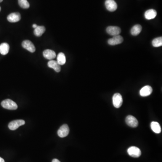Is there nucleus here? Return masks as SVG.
<instances>
[{
    "label": "nucleus",
    "mask_w": 162,
    "mask_h": 162,
    "mask_svg": "<svg viewBox=\"0 0 162 162\" xmlns=\"http://www.w3.org/2000/svg\"><path fill=\"white\" fill-rule=\"evenodd\" d=\"M1 105L3 108L7 110H15L18 108L16 103L10 99L3 100L1 103Z\"/></svg>",
    "instance_id": "1"
},
{
    "label": "nucleus",
    "mask_w": 162,
    "mask_h": 162,
    "mask_svg": "<svg viewBox=\"0 0 162 162\" xmlns=\"http://www.w3.org/2000/svg\"><path fill=\"white\" fill-rule=\"evenodd\" d=\"M123 100L122 95L118 93H115L113 97V104L116 108H119L122 106Z\"/></svg>",
    "instance_id": "2"
},
{
    "label": "nucleus",
    "mask_w": 162,
    "mask_h": 162,
    "mask_svg": "<svg viewBox=\"0 0 162 162\" xmlns=\"http://www.w3.org/2000/svg\"><path fill=\"white\" fill-rule=\"evenodd\" d=\"M128 153L130 156L138 158L141 155L142 152L139 148L136 146H131L128 149Z\"/></svg>",
    "instance_id": "3"
},
{
    "label": "nucleus",
    "mask_w": 162,
    "mask_h": 162,
    "mask_svg": "<svg viewBox=\"0 0 162 162\" xmlns=\"http://www.w3.org/2000/svg\"><path fill=\"white\" fill-rule=\"evenodd\" d=\"M25 123V121L21 119L14 120L9 123L8 127L11 130H15L21 126L24 125Z\"/></svg>",
    "instance_id": "4"
},
{
    "label": "nucleus",
    "mask_w": 162,
    "mask_h": 162,
    "mask_svg": "<svg viewBox=\"0 0 162 162\" xmlns=\"http://www.w3.org/2000/svg\"><path fill=\"white\" fill-rule=\"evenodd\" d=\"M23 47L31 53H33L36 51L34 45L30 41L26 40L24 41L22 43Z\"/></svg>",
    "instance_id": "5"
},
{
    "label": "nucleus",
    "mask_w": 162,
    "mask_h": 162,
    "mask_svg": "<svg viewBox=\"0 0 162 162\" xmlns=\"http://www.w3.org/2000/svg\"><path fill=\"white\" fill-rule=\"evenodd\" d=\"M69 129L67 124H64L61 126L57 131L59 137L61 138L65 137L69 134Z\"/></svg>",
    "instance_id": "6"
},
{
    "label": "nucleus",
    "mask_w": 162,
    "mask_h": 162,
    "mask_svg": "<svg viewBox=\"0 0 162 162\" xmlns=\"http://www.w3.org/2000/svg\"><path fill=\"white\" fill-rule=\"evenodd\" d=\"M125 121L127 125L132 128H136L138 125L137 118L132 115H128L126 118Z\"/></svg>",
    "instance_id": "7"
},
{
    "label": "nucleus",
    "mask_w": 162,
    "mask_h": 162,
    "mask_svg": "<svg viewBox=\"0 0 162 162\" xmlns=\"http://www.w3.org/2000/svg\"><path fill=\"white\" fill-rule=\"evenodd\" d=\"M105 6L106 9L111 12L115 11L118 7L117 4L114 0H106Z\"/></svg>",
    "instance_id": "8"
},
{
    "label": "nucleus",
    "mask_w": 162,
    "mask_h": 162,
    "mask_svg": "<svg viewBox=\"0 0 162 162\" xmlns=\"http://www.w3.org/2000/svg\"><path fill=\"white\" fill-rule=\"evenodd\" d=\"M123 41V37L118 35L117 36H113L111 39H109L108 41V43L109 45L114 46V45L121 44Z\"/></svg>",
    "instance_id": "9"
},
{
    "label": "nucleus",
    "mask_w": 162,
    "mask_h": 162,
    "mask_svg": "<svg viewBox=\"0 0 162 162\" xmlns=\"http://www.w3.org/2000/svg\"><path fill=\"white\" fill-rule=\"evenodd\" d=\"M106 32L111 36H117L120 34L121 29L118 27L109 26L106 28Z\"/></svg>",
    "instance_id": "10"
},
{
    "label": "nucleus",
    "mask_w": 162,
    "mask_h": 162,
    "mask_svg": "<svg viewBox=\"0 0 162 162\" xmlns=\"http://www.w3.org/2000/svg\"><path fill=\"white\" fill-rule=\"evenodd\" d=\"M153 92V89L150 86H145L142 88L140 91V94L142 97H145L150 96Z\"/></svg>",
    "instance_id": "11"
},
{
    "label": "nucleus",
    "mask_w": 162,
    "mask_h": 162,
    "mask_svg": "<svg viewBox=\"0 0 162 162\" xmlns=\"http://www.w3.org/2000/svg\"><path fill=\"white\" fill-rule=\"evenodd\" d=\"M43 55L46 59L52 60L56 57V53L54 51L50 49H46L43 52Z\"/></svg>",
    "instance_id": "12"
},
{
    "label": "nucleus",
    "mask_w": 162,
    "mask_h": 162,
    "mask_svg": "<svg viewBox=\"0 0 162 162\" xmlns=\"http://www.w3.org/2000/svg\"><path fill=\"white\" fill-rule=\"evenodd\" d=\"M8 21L10 23H15L19 21L21 19V15L19 13L15 12L10 14L7 16Z\"/></svg>",
    "instance_id": "13"
},
{
    "label": "nucleus",
    "mask_w": 162,
    "mask_h": 162,
    "mask_svg": "<svg viewBox=\"0 0 162 162\" xmlns=\"http://www.w3.org/2000/svg\"><path fill=\"white\" fill-rule=\"evenodd\" d=\"M47 65L49 68H53L57 73L60 72L61 70L60 65L58 63L57 61L51 60L48 62Z\"/></svg>",
    "instance_id": "14"
},
{
    "label": "nucleus",
    "mask_w": 162,
    "mask_h": 162,
    "mask_svg": "<svg viewBox=\"0 0 162 162\" xmlns=\"http://www.w3.org/2000/svg\"><path fill=\"white\" fill-rule=\"evenodd\" d=\"M156 11L155 9H150L145 11V17L147 20H150L155 19L157 16Z\"/></svg>",
    "instance_id": "15"
},
{
    "label": "nucleus",
    "mask_w": 162,
    "mask_h": 162,
    "mask_svg": "<svg viewBox=\"0 0 162 162\" xmlns=\"http://www.w3.org/2000/svg\"><path fill=\"white\" fill-rule=\"evenodd\" d=\"M9 50V46L6 42L1 43L0 45V53L2 55H6L8 53Z\"/></svg>",
    "instance_id": "16"
},
{
    "label": "nucleus",
    "mask_w": 162,
    "mask_h": 162,
    "mask_svg": "<svg viewBox=\"0 0 162 162\" xmlns=\"http://www.w3.org/2000/svg\"><path fill=\"white\" fill-rule=\"evenodd\" d=\"M150 127H151L152 130L155 133H157V134H159V133H161V126L158 122H151Z\"/></svg>",
    "instance_id": "17"
},
{
    "label": "nucleus",
    "mask_w": 162,
    "mask_h": 162,
    "mask_svg": "<svg viewBox=\"0 0 162 162\" xmlns=\"http://www.w3.org/2000/svg\"><path fill=\"white\" fill-rule=\"evenodd\" d=\"M46 28L43 26H38L36 28H34V34L37 37H41L45 33Z\"/></svg>",
    "instance_id": "18"
},
{
    "label": "nucleus",
    "mask_w": 162,
    "mask_h": 162,
    "mask_svg": "<svg viewBox=\"0 0 162 162\" xmlns=\"http://www.w3.org/2000/svg\"><path fill=\"white\" fill-rule=\"evenodd\" d=\"M142 30V26L140 25H136L131 28V33L133 36H137L140 33Z\"/></svg>",
    "instance_id": "19"
},
{
    "label": "nucleus",
    "mask_w": 162,
    "mask_h": 162,
    "mask_svg": "<svg viewBox=\"0 0 162 162\" xmlns=\"http://www.w3.org/2000/svg\"><path fill=\"white\" fill-rule=\"evenodd\" d=\"M57 62L60 65H63L66 63V57L64 53H60L57 57Z\"/></svg>",
    "instance_id": "20"
},
{
    "label": "nucleus",
    "mask_w": 162,
    "mask_h": 162,
    "mask_svg": "<svg viewBox=\"0 0 162 162\" xmlns=\"http://www.w3.org/2000/svg\"><path fill=\"white\" fill-rule=\"evenodd\" d=\"M152 45L155 47H159L162 46V37H158L154 39L152 41Z\"/></svg>",
    "instance_id": "21"
},
{
    "label": "nucleus",
    "mask_w": 162,
    "mask_h": 162,
    "mask_svg": "<svg viewBox=\"0 0 162 162\" xmlns=\"http://www.w3.org/2000/svg\"><path fill=\"white\" fill-rule=\"evenodd\" d=\"M18 3L20 7L23 9H28L30 7L27 0H18Z\"/></svg>",
    "instance_id": "22"
},
{
    "label": "nucleus",
    "mask_w": 162,
    "mask_h": 162,
    "mask_svg": "<svg viewBox=\"0 0 162 162\" xmlns=\"http://www.w3.org/2000/svg\"><path fill=\"white\" fill-rule=\"evenodd\" d=\"M52 162H60L58 159H56V158H54V159H53L52 161Z\"/></svg>",
    "instance_id": "23"
},
{
    "label": "nucleus",
    "mask_w": 162,
    "mask_h": 162,
    "mask_svg": "<svg viewBox=\"0 0 162 162\" xmlns=\"http://www.w3.org/2000/svg\"><path fill=\"white\" fill-rule=\"evenodd\" d=\"M0 162H5L4 159L1 157H0Z\"/></svg>",
    "instance_id": "24"
},
{
    "label": "nucleus",
    "mask_w": 162,
    "mask_h": 162,
    "mask_svg": "<svg viewBox=\"0 0 162 162\" xmlns=\"http://www.w3.org/2000/svg\"><path fill=\"white\" fill-rule=\"evenodd\" d=\"M38 26V25H37L36 24H33V28H35L37 27V26Z\"/></svg>",
    "instance_id": "25"
},
{
    "label": "nucleus",
    "mask_w": 162,
    "mask_h": 162,
    "mask_svg": "<svg viewBox=\"0 0 162 162\" xmlns=\"http://www.w3.org/2000/svg\"><path fill=\"white\" fill-rule=\"evenodd\" d=\"M3 1V0H0V2H1Z\"/></svg>",
    "instance_id": "26"
},
{
    "label": "nucleus",
    "mask_w": 162,
    "mask_h": 162,
    "mask_svg": "<svg viewBox=\"0 0 162 162\" xmlns=\"http://www.w3.org/2000/svg\"><path fill=\"white\" fill-rule=\"evenodd\" d=\"M1 7H0V11H1Z\"/></svg>",
    "instance_id": "27"
}]
</instances>
